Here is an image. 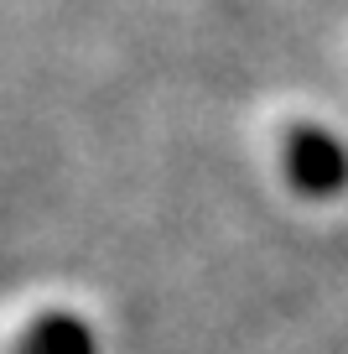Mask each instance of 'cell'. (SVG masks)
Segmentation results:
<instances>
[{
    "instance_id": "cell-2",
    "label": "cell",
    "mask_w": 348,
    "mask_h": 354,
    "mask_svg": "<svg viewBox=\"0 0 348 354\" xmlns=\"http://www.w3.org/2000/svg\"><path fill=\"white\" fill-rule=\"evenodd\" d=\"M16 354H94V328L73 313H47L26 328Z\"/></svg>"
},
{
    "instance_id": "cell-1",
    "label": "cell",
    "mask_w": 348,
    "mask_h": 354,
    "mask_svg": "<svg viewBox=\"0 0 348 354\" xmlns=\"http://www.w3.org/2000/svg\"><path fill=\"white\" fill-rule=\"evenodd\" d=\"M286 172L302 193H333L348 183V151L322 131H296L286 141Z\"/></svg>"
}]
</instances>
